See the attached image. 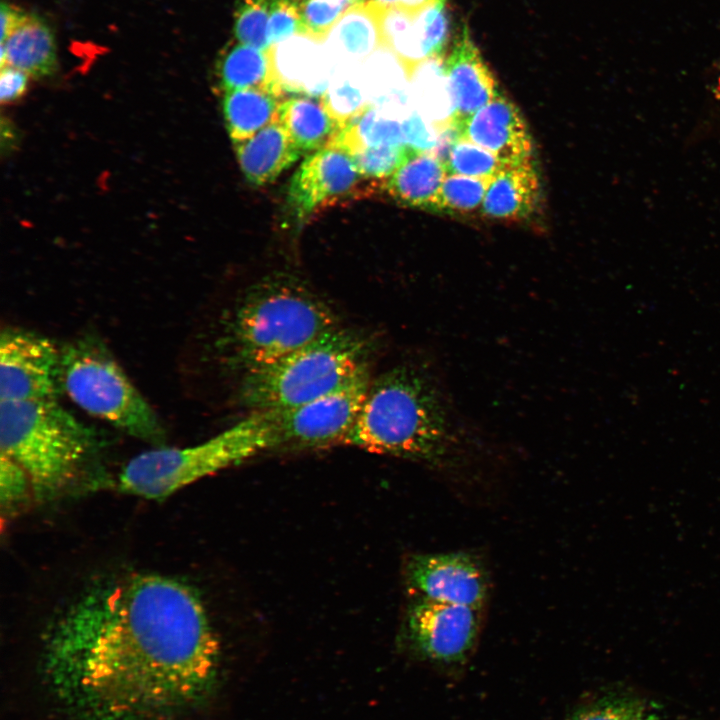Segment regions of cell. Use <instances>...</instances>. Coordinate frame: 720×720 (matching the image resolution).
Wrapping results in <instances>:
<instances>
[{
	"instance_id": "30bf717a",
	"label": "cell",
	"mask_w": 720,
	"mask_h": 720,
	"mask_svg": "<svg viewBox=\"0 0 720 720\" xmlns=\"http://www.w3.org/2000/svg\"><path fill=\"white\" fill-rule=\"evenodd\" d=\"M482 616V608L413 598L405 615V636L421 658L436 664H460L476 646Z\"/></svg>"
},
{
	"instance_id": "ab89813d",
	"label": "cell",
	"mask_w": 720,
	"mask_h": 720,
	"mask_svg": "<svg viewBox=\"0 0 720 720\" xmlns=\"http://www.w3.org/2000/svg\"><path fill=\"white\" fill-rule=\"evenodd\" d=\"M436 1L438 0H366L365 2L373 3L382 7L397 6L410 10H417Z\"/></svg>"
},
{
	"instance_id": "4dcf8cb0",
	"label": "cell",
	"mask_w": 720,
	"mask_h": 720,
	"mask_svg": "<svg viewBox=\"0 0 720 720\" xmlns=\"http://www.w3.org/2000/svg\"><path fill=\"white\" fill-rule=\"evenodd\" d=\"M273 0H240L234 32L239 43L269 50L267 28Z\"/></svg>"
},
{
	"instance_id": "4316f807",
	"label": "cell",
	"mask_w": 720,
	"mask_h": 720,
	"mask_svg": "<svg viewBox=\"0 0 720 720\" xmlns=\"http://www.w3.org/2000/svg\"><path fill=\"white\" fill-rule=\"evenodd\" d=\"M321 100L341 128L370 105L363 84L361 64L335 66Z\"/></svg>"
},
{
	"instance_id": "44dd1931",
	"label": "cell",
	"mask_w": 720,
	"mask_h": 720,
	"mask_svg": "<svg viewBox=\"0 0 720 720\" xmlns=\"http://www.w3.org/2000/svg\"><path fill=\"white\" fill-rule=\"evenodd\" d=\"M447 170L433 151L415 150L384 182V189L398 203L429 210Z\"/></svg>"
},
{
	"instance_id": "ac0fdd59",
	"label": "cell",
	"mask_w": 720,
	"mask_h": 720,
	"mask_svg": "<svg viewBox=\"0 0 720 720\" xmlns=\"http://www.w3.org/2000/svg\"><path fill=\"white\" fill-rule=\"evenodd\" d=\"M324 45L335 66L360 65L381 45L377 5L353 6L330 28Z\"/></svg>"
},
{
	"instance_id": "ffe728a7",
	"label": "cell",
	"mask_w": 720,
	"mask_h": 720,
	"mask_svg": "<svg viewBox=\"0 0 720 720\" xmlns=\"http://www.w3.org/2000/svg\"><path fill=\"white\" fill-rule=\"evenodd\" d=\"M361 74L370 105L398 119L409 98V68L381 45L362 64Z\"/></svg>"
},
{
	"instance_id": "f1b7e54d",
	"label": "cell",
	"mask_w": 720,
	"mask_h": 720,
	"mask_svg": "<svg viewBox=\"0 0 720 720\" xmlns=\"http://www.w3.org/2000/svg\"><path fill=\"white\" fill-rule=\"evenodd\" d=\"M447 174L493 178L505 165L485 148L462 138L452 142L444 161Z\"/></svg>"
},
{
	"instance_id": "8d00e7d4",
	"label": "cell",
	"mask_w": 720,
	"mask_h": 720,
	"mask_svg": "<svg viewBox=\"0 0 720 720\" xmlns=\"http://www.w3.org/2000/svg\"><path fill=\"white\" fill-rule=\"evenodd\" d=\"M401 127L406 145L420 151H433L437 146L434 129L429 128L424 117L417 111H411L404 117Z\"/></svg>"
},
{
	"instance_id": "60d3db41",
	"label": "cell",
	"mask_w": 720,
	"mask_h": 720,
	"mask_svg": "<svg viewBox=\"0 0 720 720\" xmlns=\"http://www.w3.org/2000/svg\"><path fill=\"white\" fill-rule=\"evenodd\" d=\"M718 72H719V77H718V85H717V88H716V89L720 92V63H719V70H718Z\"/></svg>"
},
{
	"instance_id": "7a4b0ae2",
	"label": "cell",
	"mask_w": 720,
	"mask_h": 720,
	"mask_svg": "<svg viewBox=\"0 0 720 720\" xmlns=\"http://www.w3.org/2000/svg\"><path fill=\"white\" fill-rule=\"evenodd\" d=\"M343 444L422 464L453 481L473 480L492 442L458 409L432 362H405L371 380Z\"/></svg>"
},
{
	"instance_id": "4fadbf2b",
	"label": "cell",
	"mask_w": 720,
	"mask_h": 720,
	"mask_svg": "<svg viewBox=\"0 0 720 720\" xmlns=\"http://www.w3.org/2000/svg\"><path fill=\"white\" fill-rule=\"evenodd\" d=\"M456 137L494 154L503 164L531 158L532 138L519 109L500 93L484 107L450 126Z\"/></svg>"
},
{
	"instance_id": "603a6c76",
	"label": "cell",
	"mask_w": 720,
	"mask_h": 720,
	"mask_svg": "<svg viewBox=\"0 0 720 720\" xmlns=\"http://www.w3.org/2000/svg\"><path fill=\"white\" fill-rule=\"evenodd\" d=\"M283 99L273 92L253 88L224 93L223 114L232 142L244 141L279 122Z\"/></svg>"
},
{
	"instance_id": "836d02e7",
	"label": "cell",
	"mask_w": 720,
	"mask_h": 720,
	"mask_svg": "<svg viewBox=\"0 0 720 720\" xmlns=\"http://www.w3.org/2000/svg\"><path fill=\"white\" fill-rule=\"evenodd\" d=\"M571 720H655V716L631 699L604 698L584 706Z\"/></svg>"
},
{
	"instance_id": "6da1fadb",
	"label": "cell",
	"mask_w": 720,
	"mask_h": 720,
	"mask_svg": "<svg viewBox=\"0 0 720 720\" xmlns=\"http://www.w3.org/2000/svg\"><path fill=\"white\" fill-rule=\"evenodd\" d=\"M220 644L197 592L136 573L97 584L57 619L47 664L92 720H165L216 686Z\"/></svg>"
},
{
	"instance_id": "9a60e30c",
	"label": "cell",
	"mask_w": 720,
	"mask_h": 720,
	"mask_svg": "<svg viewBox=\"0 0 720 720\" xmlns=\"http://www.w3.org/2000/svg\"><path fill=\"white\" fill-rule=\"evenodd\" d=\"M444 74L453 108L450 126L474 114L499 93L495 78L466 26L444 62Z\"/></svg>"
},
{
	"instance_id": "1f68e13d",
	"label": "cell",
	"mask_w": 720,
	"mask_h": 720,
	"mask_svg": "<svg viewBox=\"0 0 720 720\" xmlns=\"http://www.w3.org/2000/svg\"><path fill=\"white\" fill-rule=\"evenodd\" d=\"M447 0H438L414 10L415 21L427 59L442 56L448 41Z\"/></svg>"
},
{
	"instance_id": "484cf974",
	"label": "cell",
	"mask_w": 720,
	"mask_h": 720,
	"mask_svg": "<svg viewBox=\"0 0 720 720\" xmlns=\"http://www.w3.org/2000/svg\"><path fill=\"white\" fill-rule=\"evenodd\" d=\"M382 45L392 51L411 71L427 60L420 41L414 10L378 6Z\"/></svg>"
},
{
	"instance_id": "7402d4cb",
	"label": "cell",
	"mask_w": 720,
	"mask_h": 720,
	"mask_svg": "<svg viewBox=\"0 0 720 720\" xmlns=\"http://www.w3.org/2000/svg\"><path fill=\"white\" fill-rule=\"evenodd\" d=\"M279 121L301 153L315 152L326 147L341 129L324 107L321 98L308 95L284 98Z\"/></svg>"
},
{
	"instance_id": "5b68a950",
	"label": "cell",
	"mask_w": 720,
	"mask_h": 720,
	"mask_svg": "<svg viewBox=\"0 0 720 720\" xmlns=\"http://www.w3.org/2000/svg\"><path fill=\"white\" fill-rule=\"evenodd\" d=\"M277 448L266 411L250 414L217 435L188 447H155L132 458L118 488L130 495L161 500L206 476Z\"/></svg>"
},
{
	"instance_id": "e0dca14e",
	"label": "cell",
	"mask_w": 720,
	"mask_h": 720,
	"mask_svg": "<svg viewBox=\"0 0 720 720\" xmlns=\"http://www.w3.org/2000/svg\"><path fill=\"white\" fill-rule=\"evenodd\" d=\"M233 144L241 171L255 186L274 181L302 154L280 121Z\"/></svg>"
},
{
	"instance_id": "2e32d148",
	"label": "cell",
	"mask_w": 720,
	"mask_h": 720,
	"mask_svg": "<svg viewBox=\"0 0 720 720\" xmlns=\"http://www.w3.org/2000/svg\"><path fill=\"white\" fill-rule=\"evenodd\" d=\"M539 195V177L531 158L505 164L489 183L481 213L492 219L520 221L533 214Z\"/></svg>"
},
{
	"instance_id": "8fae6325",
	"label": "cell",
	"mask_w": 720,
	"mask_h": 720,
	"mask_svg": "<svg viewBox=\"0 0 720 720\" xmlns=\"http://www.w3.org/2000/svg\"><path fill=\"white\" fill-rule=\"evenodd\" d=\"M405 579L413 598L446 604L484 609L490 593L487 569L467 552L414 554Z\"/></svg>"
},
{
	"instance_id": "d590c367",
	"label": "cell",
	"mask_w": 720,
	"mask_h": 720,
	"mask_svg": "<svg viewBox=\"0 0 720 720\" xmlns=\"http://www.w3.org/2000/svg\"><path fill=\"white\" fill-rule=\"evenodd\" d=\"M298 34H305L296 0H273L267 37L270 47Z\"/></svg>"
},
{
	"instance_id": "277c9868",
	"label": "cell",
	"mask_w": 720,
	"mask_h": 720,
	"mask_svg": "<svg viewBox=\"0 0 720 720\" xmlns=\"http://www.w3.org/2000/svg\"><path fill=\"white\" fill-rule=\"evenodd\" d=\"M94 445L93 430L57 400L0 402L1 452L24 469L37 500L71 486Z\"/></svg>"
},
{
	"instance_id": "d4e9b609",
	"label": "cell",
	"mask_w": 720,
	"mask_h": 720,
	"mask_svg": "<svg viewBox=\"0 0 720 720\" xmlns=\"http://www.w3.org/2000/svg\"><path fill=\"white\" fill-rule=\"evenodd\" d=\"M406 145L401 122L372 105L351 118L326 147H333L352 155L374 146Z\"/></svg>"
},
{
	"instance_id": "83f0119b",
	"label": "cell",
	"mask_w": 720,
	"mask_h": 720,
	"mask_svg": "<svg viewBox=\"0 0 720 720\" xmlns=\"http://www.w3.org/2000/svg\"><path fill=\"white\" fill-rule=\"evenodd\" d=\"M491 179L447 174L429 210L450 215L481 211Z\"/></svg>"
},
{
	"instance_id": "3957f363",
	"label": "cell",
	"mask_w": 720,
	"mask_h": 720,
	"mask_svg": "<svg viewBox=\"0 0 720 720\" xmlns=\"http://www.w3.org/2000/svg\"><path fill=\"white\" fill-rule=\"evenodd\" d=\"M338 327L331 307L303 283L271 277L238 300L225 329L230 362L243 374L268 365Z\"/></svg>"
},
{
	"instance_id": "f35d334b",
	"label": "cell",
	"mask_w": 720,
	"mask_h": 720,
	"mask_svg": "<svg viewBox=\"0 0 720 720\" xmlns=\"http://www.w3.org/2000/svg\"><path fill=\"white\" fill-rule=\"evenodd\" d=\"M1 42H3L27 17L23 11L7 4H1Z\"/></svg>"
},
{
	"instance_id": "74e56055",
	"label": "cell",
	"mask_w": 720,
	"mask_h": 720,
	"mask_svg": "<svg viewBox=\"0 0 720 720\" xmlns=\"http://www.w3.org/2000/svg\"><path fill=\"white\" fill-rule=\"evenodd\" d=\"M27 84L28 74L11 66L2 67L0 73L1 103H9L21 97L27 89Z\"/></svg>"
},
{
	"instance_id": "f546056e",
	"label": "cell",
	"mask_w": 720,
	"mask_h": 720,
	"mask_svg": "<svg viewBox=\"0 0 720 720\" xmlns=\"http://www.w3.org/2000/svg\"><path fill=\"white\" fill-rule=\"evenodd\" d=\"M415 150L408 145L374 146L363 148L350 157L363 178L384 184Z\"/></svg>"
},
{
	"instance_id": "52a82bcc",
	"label": "cell",
	"mask_w": 720,
	"mask_h": 720,
	"mask_svg": "<svg viewBox=\"0 0 720 720\" xmlns=\"http://www.w3.org/2000/svg\"><path fill=\"white\" fill-rule=\"evenodd\" d=\"M60 349L62 391L78 407L155 447L165 443L157 413L102 342L84 336Z\"/></svg>"
},
{
	"instance_id": "cb8c5ba5",
	"label": "cell",
	"mask_w": 720,
	"mask_h": 720,
	"mask_svg": "<svg viewBox=\"0 0 720 720\" xmlns=\"http://www.w3.org/2000/svg\"><path fill=\"white\" fill-rule=\"evenodd\" d=\"M217 79L223 93L253 88L285 96L276 81L269 51L242 43L232 45L221 56Z\"/></svg>"
},
{
	"instance_id": "ba28073f",
	"label": "cell",
	"mask_w": 720,
	"mask_h": 720,
	"mask_svg": "<svg viewBox=\"0 0 720 720\" xmlns=\"http://www.w3.org/2000/svg\"><path fill=\"white\" fill-rule=\"evenodd\" d=\"M371 378L368 367L340 387L300 406L266 411L278 447L317 448L343 444L355 425Z\"/></svg>"
},
{
	"instance_id": "7c38bea8",
	"label": "cell",
	"mask_w": 720,
	"mask_h": 720,
	"mask_svg": "<svg viewBox=\"0 0 720 720\" xmlns=\"http://www.w3.org/2000/svg\"><path fill=\"white\" fill-rule=\"evenodd\" d=\"M363 176L346 152L324 147L310 154L294 173L289 202L300 218L353 193Z\"/></svg>"
},
{
	"instance_id": "8992f818",
	"label": "cell",
	"mask_w": 720,
	"mask_h": 720,
	"mask_svg": "<svg viewBox=\"0 0 720 720\" xmlns=\"http://www.w3.org/2000/svg\"><path fill=\"white\" fill-rule=\"evenodd\" d=\"M366 343L335 328L298 350L243 374L239 400L250 412L291 409L346 383L367 366Z\"/></svg>"
},
{
	"instance_id": "9c48e42d",
	"label": "cell",
	"mask_w": 720,
	"mask_h": 720,
	"mask_svg": "<svg viewBox=\"0 0 720 720\" xmlns=\"http://www.w3.org/2000/svg\"><path fill=\"white\" fill-rule=\"evenodd\" d=\"M61 349L49 338L16 327L0 335L1 402L57 400Z\"/></svg>"
},
{
	"instance_id": "5bb4252c",
	"label": "cell",
	"mask_w": 720,
	"mask_h": 720,
	"mask_svg": "<svg viewBox=\"0 0 720 720\" xmlns=\"http://www.w3.org/2000/svg\"><path fill=\"white\" fill-rule=\"evenodd\" d=\"M268 51L276 81L284 95L297 93L322 97L334 70L324 40L298 34Z\"/></svg>"
},
{
	"instance_id": "d6986e66",
	"label": "cell",
	"mask_w": 720,
	"mask_h": 720,
	"mask_svg": "<svg viewBox=\"0 0 720 720\" xmlns=\"http://www.w3.org/2000/svg\"><path fill=\"white\" fill-rule=\"evenodd\" d=\"M1 68L11 66L33 77L53 74L57 67L54 35L39 17L27 15L1 42Z\"/></svg>"
},
{
	"instance_id": "d6a6232c",
	"label": "cell",
	"mask_w": 720,
	"mask_h": 720,
	"mask_svg": "<svg viewBox=\"0 0 720 720\" xmlns=\"http://www.w3.org/2000/svg\"><path fill=\"white\" fill-rule=\"evenodd\" d=\"M366 0H302L299 4L305 34L324 40L330 28L355 5Z\"/></svg>"
},
{
	"instance_id": "e575fe53",
	"label": "cell",
	"mask_w": 720,
	"mask_h": 720,
	"mask_svg": "<svg viewBox=\"0 0 720 720\" xmlns=\"http://www.w3.org/2000/svg\"><path fill=\"white\" fill-rule=\"evenodd\" d=\"M33 495L24 469L10 456L0 452V499L2 511L11 513Z\"/></svg>"
}]
</instances>
